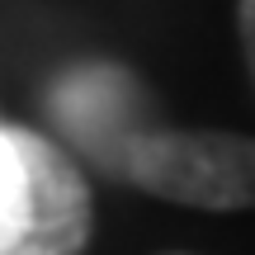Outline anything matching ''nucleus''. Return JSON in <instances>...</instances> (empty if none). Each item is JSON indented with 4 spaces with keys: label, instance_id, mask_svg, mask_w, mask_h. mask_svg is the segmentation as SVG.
Returning a JSON list of instances; mask_svg holds the SVG:
<instances>
[{
    "label": "nucleus",
    "instance_id": "f03ea898",
    "mask_svg": "<svg viewBox=\"0 0 255 255\" xmlns=\"http://www.w3.org/2000/svg\"><path fill=\"white\" fill-rule=\"evenodd\" d=\"M114 180L156 199L208 213H255V137L246 132H175L142 128L123 146Z\"/></svg>",
    "mask_w": 255,
    "mask_h": 255
},
{
    "label": "nucleus",
    "instance_id": "423d86ee",
    "mask_svg": "<svg viewBox=\"0 0 255 255\" xmlns=\"http://www.w3.org/2000/svg\"><path fill=\"white\" fill-rule=\"evenodd\" d=\"M170 255H189V251H170Z\"/></svg>",
    "mask_w": 255,
    "mask_h": 255
},
{
    "label": "nucleus",
    "instance_id": "7ed1b4c3",
    "mask_svg": "<svg viewBox=\"0 0 255 255\" xmlns=\"http://www.w3.org/2000/svg\"><path fill=\"white\" fill-rule=\"evenodd\" d=\"M142 85L123 66H76L47 95L57 132L104 175H114L123 146L142 132Z\"/></svg>",
    "mask_w": 255,
    "mask_h": 255
},
{
    "label": "nucleus",
    "instance_id": "39448f33",
    "mask_svg": "<svg viewBox=\"0 0 255 255\" xmlns=\"http://www.w3.org/2000/svg\"><path fill=\"white\" fill-rule=\"evenodd\" d=\"M9 175H14V146H9V128H0V194H5Z\"/></svg>",
    "mask_w": 255,
    "mask_h": 255
},
{
    "label": "nucleus",
    "instance_id": "20e7f679",
    "mask_svg": "<svg viewBox=\"0 0 255 255\" xmlns=\"http://www.w3.org/2000/svg\"><path fill=\"white\" fill-rule=\"evenodd\" d=\"M237 24H241V52H246V71H251V85H255V0H241Z\"/></svg>",
    "mask_w": 255,
    "mask_h": 255
},
{
    "label": "nucleus",
    "instance_id": "f257e3e1",
    "mask_svg": "<svg viewBox=\"0 0 255 255\" xmlns=\"http://www.w3.org/2000/svg\"><path fill=\"white\" fill-rule=\"evenodd\" d=\"M14 175L0 194V255H85L95 199L71 151L33 128H9Z\"/></svg>",
    "mask_w": 255,
    "mask_h": 255
}]
</instances>
